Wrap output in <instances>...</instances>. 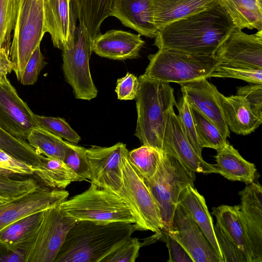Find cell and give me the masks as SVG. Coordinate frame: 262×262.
I'll use <instances>...</instances> for the list:
<instances>
[{"mask_svg":"<svg viewBox=\"0 0 262 262\" xmlns=\"http://www.w3.org/2000/svg\"><path fill=\"white\" fill-rule=\"evenodd\" d=\"M145 41L138 34L111 30L100 33L93 40L92 51L98 55L114 60L139 57Z\"/></svg>","mask_w":262,"mask_h":262,"instance_id":"obj_19","label":"cell"},{"mask_svg":"<svg viewBox=\"0 0 262 262\" xmlns=\"http://www.w3.org/2000/svg\"><path fill=\"white\" fill-rule=\"evenodd\" d=\"M128 151L126 145L121 142L110 147L86 148L91 184L118 194L123 182L122 159Z\"/></svg>","mask_w":262,"mask_h":262,"instance_id":"obj_11","label":"cell"},{"mask_svg":"<svg viewBox=\"0 0 262 262\" xmlns=\"http://www.w3.org/2000/svg\"><path fill=\"white\" fill-rule=\"evenodd\" d=\"M9 50L13 71L20 80L26 65L44 34L43 0H20Z\"/></svg>","mask_w":262,"mask_h":262,"instance_id":"obj_7","label":"cell"},{"mask_svg":"<svg viewBox=\"0 0 262 262\" xmlns=\"http://www.w3.org/2000/svg\"><path fill=\"white\" fill-rule=\"evenodd\" d=\"M13 64L10 59L9 53L4 49H0V83L7 78L8 74L13 71Z\"/></svg>","mask_w":262,"mask_h":262,"instance_id":"obj_48","label":"cell"},{"mask_svg":"<svg viewBox=\"0 0 262 262\" xmlns=\"http://www.w3.org/2000/svg\"><path fill=\"white\" fill-rule=\"evenodd\" d=\"M178 202L190 213L217 255L224 262L204 197L194 186L189 185L181 192Z\"/></svg>","mask_w":262,"mask_h":262,"instance_id":"obj_25","label":"cell"},{"mask_svg":"<svg viewBox=\"0 0 262 262\" xmlns=\"http://www.w3.org/2000/svg\"><path fill=\"white\" fill-rule=\"evenodd\" d=\"M146 76L182 85L190 81L210 77L220 63L214 55L193 54L172 49H161L148 56Z\"/></svg>","mask_w":262,"mask_h":262,"instance_id":"obj_4","label":"cell"},{"mask_svg":"<svg viewBox=\"0 0 262 262\" xmlns=\"http://www.w3.org/2000/svg\"><path fill=\"white\" fill-rule=\"evenodd\" d=\"M236 95L245 98L253 113L262 119V84L252 83L237 89Z\"/></svg>","mask_w":262,"mask_h":262,"instance_id":"obj_42","label":"cell"},{"mask_svg":"<svg viewBox=\"0 0 262 262\" xmlns=\"http://www.w3.org/2000/svg\"><path fill=\"white\" fill-rule=\"evenodd\" d=\"M181 86V92L190 105H192L213 122L226 138L230 131L223 115L220 92L216 87L203 78L187 82Z\"/></svg>","mask_w":262,"mask_h":262,"instance_id":"obj_18","label":"cell"},{"mask_svg":"<svg viewBox=\"0 0 262 262\" xmlns=\"http://www.w3.org/2000/svg\"><path fill=\"white\" fill-rule=\"evenodd\" d=\"M35 117L38 127L73 144L80 141V137L63 118L36 114Z\"/></svg>","mask_w":262,"mask_h":262,"instance_id":"obj_35","label":"cell"},{"mask_svg":"<svg viewBox=\"0 0 262 262\" xmlns=\"http://www.w3.org/2000/svg\"><path fill=\"white\" fill-rule=\"evenodd\" d=\"M62 161L76 174L78 181L90 179L86 148L68 142Z\"/></svg>","mask_w":262,"mask_h":262,"instance_id":"obj_34","label":"cell"},{"mask_svg":"<svg viewBox=\"0 0 262 262\" xmlns=\"http://www.w3.org/2000/svg\"><path fill=\"white\" fill-rule=\"evenodd\" d=\"M27 140L38 154L62 161L68 141L38 127L31 130Z\"/></svg>","mask_w":262,"mask_h":262,"instance_id":"obj_31","label":"cell"},{"mask_svg":"<svg viewBox=\"0 0 262 262\" xmlns=\"http://www.w3.org/2000/svg\"><path fill=\"white\" fill-rule=\"evenodd\" d=\"M195 180L194 172L171 154L162 151L156 173L150 179L144 180L160 210L163 225L161 230H171L179 196L187 186H194Z\"/></svg>","mask_w":262,"mask_h":262,"instance_id":"obj_5","label":"cell"},{"mask_svg":"<svg viewBox=\"0 0 262 262\" xmlns=\"http://www.w3.org/2000/svg\"><path fill=\"white\" fill-rule=\"evenodd\" d=\"M2 203H3V202H2L0 201V204H2Z\"/></svg>","mask_w":262,"mask_h":262,"instance_id":"obj_52","label":"cell"},{"mask_svg":"<svg viewBox=\"0 0 262 262\" xmlns=\"http://www.w3.org/2000/svg\"><path fill=\"white\" fill-rule=\"evenodd\" d=\"M235 27L219 0L207 9L172 21L159 30L154 45L159 49L214 55Z\"/></svg>","mask_w":262,"mask_h":262,"instance_id":"obj_1","label":"cell"},{"mask_svg":"<svg viewBox=\"0 0 262 262\" xmlns=\"http://www.w3.org/2000/svg\"><path fill=\"white\" fill-rule=\"evenodd\" d=\"M214 55L221 63L262 69V30L248 34L235 27L218 47Z\"/></svg>","mask_w":262,"mask_h":262,"instance_id":"obj_13","label":"cell"},{"mask_svg":"<svg viewBox=\"0 0 262 262\" xmlns=\"http://www.w3.org/2000/svg\"><path fill=\"white\" fill-rule=\"evenodd\" d=\"M175 106L178 109L177 116L185 135L198 155L202 157L203 147L196 133L189 103L184 95H182Z\"/></svg>","mask_w":262,"mask_h":262,"instance_id":"obj_36","label":"cell"},{"mask_svg":"<svg viewBox=\"0 0 262 262\" xmlns=\"http://www.w3.org/2000/svg\"><path fill=\"white\" fill-rule=\"evenodd\" d=\"M134 224L77 221L54 262H99L120 242L131 237Z\"/></svg>","mask_w":262,"mask_h":262,"instance_id":"obj_2","label":"cell"},{"mask_svg":"<svg viewBox=\"0 0 262 262\" xmlns=\"http://www.w3.org/2000/svg\"><path fill=\"white\" fill-rule=\"evenodd\" d=\"M220 99L225 120L232 132L247 135L261 125L262 119L253 113L245 98L236 95L226 97L220 93Z\"/></svg>","mask_w":262,"mask_h":262,"instance_id":"obj_24","label":"cell"},{"mask_svg":"<svg viewBox=\"0 0 262 262\" xmlns=\"http://www.w3.org/2000/svg\"><path fill=\"white\" fill-rule=\"evenodd\" d=\"M228 77L239 79L251 83L262 84V69L236 67L220 62L210 77Z\"/></svg>","mask_w":262,"mask_h":262,"instance_id":"obj_37","label":"cell"},{"mask_svg":"<svg viewBox=\"0 0 262 262\" xmlns=\"http://www.w3.org/2000/svg\"><path fill=\"white\" fill-rule=\"evenodd\" d=\"M9 200H8V199H7L6 198H3V197H1L0 196V201L2 202H7Z\"/></svg>","mask_w":262,"mask_h":262,"instance_id":"obj_51","label":"cell"},{"mask_svg":"<svg viewBox=\"0 0 262 262\" xmlns=\"http://www.w3.org/2000/svg\"><path fill=\"white\" fill-rule=\"evenodd\" d=\"M162 151L177 158L186 168L194 173H217L214 164L206 162L199 156L185 135L173 107L166 115L162 139Z\"/></svg>","mask_w":262,"mask_h":262,"instance_id":"obj_16","label":"cell"},{"mask_svg":"<svg viewBox=\"0 0 262 262\" xmlns=\"http://www.w3.org/2000/svg\"><path fill=\"white\" fill-rule=\"evenodd\" d=\"M214 229L224 262H247L242 251L227 237L221 229L216 224Z\"/></svg>","mask_w":262,"mask_h":262,"instance_id":"obj_41","label":"cell"},{"mask_svg":"<svg viewBox=\"0 0 262 262\" xmlns=\"http://www.w3.org/2000/svg\"><path fill=\"white\" fill-rule=\"evenodd\" d=\"M111 16L137 31L140 35L155 38L158 30L154 25L149 0H115Z\"/></svg>","mask_w":262,"mask_h":262,"instance_id":"obj_22","label":"cell"},{"mask_svg":"<svg viewBox=\"0 0 262 262\" xmlns=\"http://www.w3.org/2000/svg\"><path fill=\"white\" fill-rule=\"evenodd\" d=\"M216 225L243 253L247 262H253V252L239 205H222L212 208Z\"/></svg>","mask_w":262,"mask_h":262,"instance_id":"obj_21","label":"cell"},{"mask_svg":"<svg viewBox=\"0 0 262 262\" xmlns=\"http://www.w3.org/2000/svg\"><path fill=\"white\" fill-rule=\"evenodd\" d=\"M162 151L142 145L128 152V160L138 174L148 180L156 173L160 165Z\"/></svg>","mask_w":262,"mask_h":262,"instance_id":"obj_33","label":"cell"},{"mask_svg":"<svg viewBox=\"0 0 262 262\" xmlns=\"http://www.w3.org/2000/svg\"><path fill=\"white\" fill-rule=\"evenodd\" d=\"M136 97L137 120L135 135L142 145L162 151V139L169 110L176 105L169 83L143 74L138 77Z\"/></svg>","mask_w":262,"mask_h":262,"instance_id":"obj_3","label":"cell"},{"mask_svg":"<svg viewBox=\"0 0 262 262\" xmlns=\"http://www.w3.org/2000/svg\"><path fill=\"white\" fill-rule=\"evenodd\" d=\"M69 192L51 189L39 185L18 198L0 204V232L17 220L60 205L66 200Z\"/></svg>","mask_w":262,"mask_h":262,"instance_id":"obj_15","label":"cell"},{"mask_svg":"<svg viewBox=\"0 0 262 262\" xmlns=\"http://www.w3.org/2000/svg\"><path fill=\"white\" fill-rule=\"evenodd\" d=\"M10 37L8 34V0H0V49L9 53Z\"/></svg>","mask_w":262,"mask_h":262,"instance_id":"obj_46","label":"cell"},{"mask_svg":"<svg viewBox=\"0 0 262 262\" xmlns=\"http://www.w3.org/2000/svg\"><path fill=\"white\" fill-rule=\"evenodd\" d=\"M45 33L51 37L53 46L61 50L74 43L77 13L74 0H43Z\"/></svg>","mask_w":262,"mask_h":262,"instance_id":"obj_17","label":"cell"},{"mask_svg":"<svg viewBox=\"0 0 262 262\" xmlns=\"http://www.w3.org/2000/svg\"><path fill=\"white\" fill-rule=\"evenodd\" d=\"M76 222L59 205L45 210L42 221L28 249L25 262H54L68 232Z\"/></svg>","mask_w":262,"mask_h":262,"instance_id":"obj_10","label":"cell"},{"mask_svg":"<svg viewBox=\"0 0 262 262\" xmlns=\"http://www.w3.org/2000/svg\"><path fill=\"white\" fill-rule=\"evenodd\" d=\"M189 105L203 147L213 148L216 150L223 148L227 142V138L213 122L194 106Z\"/></svg>","mask_w":262,"mask_h":262,"instance_id":"obj_32","label":"cell"},{"mask_svg":"<svg viewBox=\"0 0 262 262\" xmlns=\"http://www.w3.org/2000/svg\"><path fill=\"white\" fill-rule=\"evenodd\" d=\"M59 207L76 221L135 223L129 206L121 197L93 184L82 193L63 201Z\"/></svg>","mask_w":262,"mask_h":262,"instance_id":"obj_6","label":"cell"},{"mask_svg":"<svg viewBox=\"0 0 262 262\" xmlns=\"http://www.w3.org/2000/svg\"><path fill=\"white\" fill-rule=\"evenodd\" d=\"M47 64L39 46L33 52L26 65L19 80L20 83L25 85L34 84L37 81L40 72Z\"/></svg>","mask_w":262,"mask_h":262,"instance_id":"obj_40","label":"cell"},{"mask_svg":"<svg viewBox=\"0 0 262 262\" xmlns=\"http://www.w3.org/2000/svg\"><path fill=\"white\" fill-rule=\"evenodd\" d=\"M154 236L165 243L169 252L168 262H193L184 248L168 231L161 230L158 235Z\"/></svg>","mask_w":262,"mask_h":262,"instance_id":"obj_43","label":"cell"},{"mask_svg":"<svg viewBox=\"0 0 262 262\" xmlns=\"http://www.w3.org/2000/svg\"><path fill=\"white\" fill-rule=\"evenodd\" d=\"M219 0H149L152 23L158 31L167 24L207 9Z\"/></svg>","mask_w":262,"mask_h":262,"instance_id":"obj_23","label":"cell"},{"mask_svg":"<svg viewBox=\"0 0 262 262\" xmlns=\"http://www.w3.org/2000/svg\"><path fill=\"white\" fill-rule=\"evenodd\" d=\"M27 250L0 242V262H25Z\"/></svg>","mask_w":262,"mask_h":262,"instance_id":"obj_47","label":"cell"},{"mask_svg":"<svg viewBox=\"0 0 262 262\" xmlns=\"http://www.w3.org/2000/svg\"><path fill=\"white\" fill-rule=\"evenodd\" d=\"M43 211L29 214L9 225L0 232V242L27 251L42 221Z\"/></svg>","mask_w":262,"mask_h":262,"instance_id":"obj_29","label":"cell"},{"mask_svg":"<svg viewBox=\"0 0 262 262\" xmlns=\"http://www.w3.org/2000/svg\"><path fill=\"white\" fill-rule=\"evenodd\" d=\"M20 176L13 174L6 170L0 169V177L4 178H19Z\"/></svg>","mask_w":262,"mask_h":262,"instance_id":"obj_50","label":"cell"},{"mask_svg":"<svg viewBox=\"0 0 262 262\" xmlns=\"http://www.w3.org/2000/svg\"><path fill=\"white\" fill-rule=\"evenodd\" d=\"M138 88V78L134 74L127 72L125 76L117 80L115 92L119 100H133L136 98Z\"/></svg>","mask_w":262,"mask_h":262,"instance_id":"obj_45","label":"cell"},{"mask_svg":"<svg viewBox=\"0 0 262 262\" xmlns=\"http://www.w3.org/2000/svg\"><path fill=\"white\" fill-rule=\"evenodd\" d=\"M79 21L74 44L62 50V69L66 81L72 87L75 98L90 100L98 94L89 65L93 52L92 39L83 24Z\"/></svg>","mask_w":262,"mask_h":262,"instance_id":"obj_9","label":"cell"},{"mask_svg":"<svg viewBox=\"0 0 262 262\" xmlns=\"http://www.w3.org/2000/svg\"><path fill=\"white\" fill-rule=\"evenodd\" d=\"M239 205L252 247L253 262L262 261V187L252 182L239 192Z\"/></svg>","mask_w":262,"mask_h":262,"instance_id":"obj_20","label":"cell"},{"mask_svg":"<svg viewBox=\"0 0 262 262\" xmlns=\"http://www.w3.org/2000/svg\"><path fill=\"white\" fill-rule=\"evenodd\" d=\"M0 169L17 176L33 175L35 168L0 149Z\"/></svg>","mask_w":262,"mask_h":262,"instance_id":"obj_44","label":"cell"},{"mask_svg":"<svg viewBox=\"0 0 262 262\" xmlns=\"http://www.w3.org/2000/svg\"><path fill=\"white\" fill-rule=\"evenodd\" d=\"M214 164L217 173L232 181L250 184L254 182L256 169L254 164L245 160L227 141L216 150Z\"/></svg>","mask_w":262,"mask_h":262,"instance_id":"obj_26","label":"cell"},{"mask_svg":"<svg viewBox=\"0 0 262 262\" xmlns=\"http://www.w3.org/2000/svg\"><path fill=\"white\" fill-rule=\"evenodd\" d=\"M36 180L41 186L51 189H64L70 183L78 181L76 174L63 162L45 157L42 164L35 168Z\"/></svg>","mask_w":262,"mask_h":262,"instance_id":"obj_28","label":"cell"},{"mask_svg":"<svg viewBox=\"0 0 262 262\" xmlns=\"http://www.w3.org/2000/svg\"><path fill=\"white\" fill-rule=\"evenodd\" d=\"M40 184L32 178L21 179L0 177V196L12 200L36 189Z\"/></svg>","mask_w":262,"mask_h":262,"instance_id":"obj_39","label":"cell"},{"mask_svg":"<svg viewBox=\"0 0 262 262\" xmlns=\"http://www.w3.org/2000/svg\"><path fill=\"white\" fill-rule=\"evenodd\" d=\"M168 232L184 248L193 262H222L193 217L179 203Z\"/></svg>","mask_w":262,"mask_h":262,"instance_id":"obj_12","label":"cell"},{"mask_svg":"<svg viewBox=\"0 0 262 262\" xmlns=\"http://www.w3.org/2000/svg\"><path fill=\"white\" fill-rule=\"evenodd\" d=\"M235 27L262 30V1L220 0Z\"/></svg>","mask_w":262,"mask_h":262,"instance_id":"obj_27","label":"cell"},{"mask_svg":"<svg viewBox=\"0 0 262 262\" xmlns=\"http://www.w3.org/2000/svg\"><path fill=\"white\" fill-rule=\"evenodd\" d=\"M37 127L35 114L8 78L0 83V128L15 138L27 140L31 130Z\"/></svg>","mask_w":262,"mask_h":262,"instance_id":"obj_14","label":"cell"},{"mask_svg":"<svg viewBox=\"0 0 262 262\" xmlns=\"http://www.w3.org/2000/svg\"><path fill=\"white\" fill-rule=\"evenodd\" d=\"M128 151L123 156V182L118 194L127 204L135 219L136 230H149L158 235L163 228L160 210L144 179L128 160Z\"/></svg>","mask_w":262,"mask_h":262,"instance_id":"obj_8","label":"cell"},{"mask_svg":"<svg viewBox=\"0 0 262 262\" xmlns=\"http://www.w3.org/2000/svg\"><path fill=\"white\" fill-rule=\"evenodd\" d=\"M20 0H8V34L10 37L14 28Z\"/></svg>","mask_w":262,"mask_h":262,"instance_id":"obj_49","label":"cell"},{"mask_svg":"<svg viewBox=\"0 0 262 262\" xmlns=\"http://www.w3.org/2000/svg\"><path fill=\"white\" fill-rule=\"evenodd\" d=\"M142 246L137 238L130 237L117 244L99 262H134Z\"/></svg>","mask_w":262,"mask_h":262,"instance_id":"obj_38","label":"cell"},{"mask_svg":"<svg viewBox=\"0 0 262 262\" xmlns=\"http://www.w3.org/2000/svg\"><path fill=\"white\" fill-rule=\"evenodd\" d=\"M115 0H74L77 15L93 40L102 22L111 16Z\"/></svg>","mask_w":262,"mask_h":262,"instance_id":"obj_30","label":"cell"}]
</instances>
